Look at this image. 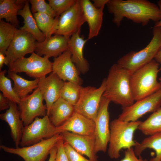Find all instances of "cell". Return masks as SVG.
<instances>
[{
    "label": "cell",
    "instance_id": "17",
    "mask_svg": "<svg viewBox=\"0 0 161 161\" xmlns=\"http://www.w3.org/2000/svg\"><path fill=\"white\" fill-rule=\"evenodd\" d=\"M70 38L58 35L46 38L42 42H36L34 52L41 56L56 58L69 50Z\"/></svg>",
    "mask_w": 161,
    "mask_h": 161
},
{
    "label": "cell",
    "instance_id": "11",
    "mask_svg": "<svg viewBox=\"0 0 161 161\" xmlns=\"http://www.w3.org/2000/svg\"><path fill=\"white\" fill-rule=\"evenodd\" d=\"M161 106V89L131 105L122 108L118 118L126 122H134L147 113L153 112Z\"/></svg>",
    "mask_w": 161,
    "mask_h": 161
},
{
    "label": "cell",
    "instance_id": "4",
    "mask_svg": "<svg viewBox=\"0 0 161 161\" xmlns=\"http://www.w3.org/2000/svg\"><path fill=\"white\" fill-rule=\"evenodd\" d=\"M142 121H125L118 118L113 120L110 124V137L108 154L110 158L117 159L120 151L135 147L137 142L134 139V132Z\"/></svg>",
    "mask_w": 161,
    "mask_h": 161
},
{
    "label": "cell",
    "instance_id": "13",
    "mask_svg": "<svg viewBox=\"0 0 161 161\" xmlns=\"http://www.w3.org/2000/svg\"><path fill=\"white\" fill-rule=\"evenodd\" d=\"M110 102L103 96L95 121V151L96 154L99 151L106 152L109 143L110 129L108 107Z\"/></svg>",
    "mask_w": 161,
    "mask_h": 161
},
{
    "label": "cell",
    "instance_id": "34",
    "mask_svg": "<svg viewBox=\"0 0 161 161\" xmlns=\"http://www.w3.org/2000/svg\"><path fill=\"white\" fill-rule=\"evenodd\" d=\"M48 1L49 4L56 13V17H59L73 5L77 0H49Z\"/></svg>",
    "mask_w": 161,
    "mask_h": 161
},
{
    "label": "cell",
    "instance_id": "15",
    "mask_svg": "<svg viewBox=\"0 0 161 161\" xmlns=\"http://www.w3.org/2000/svg\"><path fill=\"white\" fill-rule=\"evenodd\" d=\"M52 72L64 81L71 82L81 85L82 80L78 69L73 62L70 51L68 50L54 58Z\"/></svg>",
    "mask_w": 161,
    "mask_h": 161
},
{
    "label": "cell",
    "instance_id": "12",
    "mask_svg": "<svg viewBox=\"0 0 161 161\" xmlns=\"http://www.w3.org/2000/svg\"><path fill=\"white\" fill-rule=\"evenodd\" d=\"M43 100L42 92L39 87L31 94L21 99L18 109L24 127L31 123L36 117L47 115V108L43 104Z\"/></svg>",
    "mask_w": 161,
    "mask_h": 161
},
{
    "label": "cell",
    "instance_id": "20",
    "mask_svg": "<svg viewBox=\"0 0 161 161\" xmlns=\"http://www.w3.org/2000/svg\"><path fill=\"white\" fill-rule=\"evenodd\" d=\"M17 104L10 101L9 108L0 114V119L6 122L10 127L11 136L16 148L20 145L24 127Z\"/></svg>",
    "mask_w": 161,
    "mask_h": 161
},
{
    "label": "cell",
    "instance_id": "30",
    "mask_svg": "<svg viewBox=\"0 0 161 161\" xmlns=\"http://www.w3.org/2000/svg\"><path fill=\"white\" fill-rule=\"evenodd\" d=\"M18 29L11 24L0 20V52L5 55Z\"/></svg>",
    "mask_w": 161,
    "mask_h": 161
},
{
    "label": "cell",
    "instance_id": "21",
    "mask_svg": "<svg viewBox=\"0 0 161 161\" xmlns=\"http://www.w3.org/2000/svg\"><path fill=\"white\" fill-rule=\"evenodd\" d=\"M84 16L88 25L89 33L88 39L98 35L102 27L103 9L95 7L89 0H81Z\"/></svg>",
    "mask_w": 161,
    "mask_h": 161
},
{
    "label": "cell",
    "instance_id": "9",
    "mask_svg": "<svg viewBox=\"0 0 161 161\" xmlns=\"http://www.w3.org/2000/svg\"><path fill=\"white\" fill-rule=\"evenodd\" d=\"M57 134H58L56 127L51 123L48 116L41 118L37 117L31 123L24 127L20 145L21 147L29 146Z\"/></svg>",
    "mask_w": 161,
    "mask_h": 161
},
{
    "label": "cell",
    "instance_id": "43",
    "mask_svg": "<svg viewBox=\"0 0 161 161\" xmlns=\"http://www.w3.org/2000/svg\"><path fill=\"white\" fill-rule=\"evenodd\" d=\"M158 5L160 8L161 12V0H160L158 1ZM154 27H161V18L159 21L156 22Z\"/></svg>",
    "mask_w": 161,
    "mask_h": 161
},
{
    "label": "cell",
    "instance_id": "10",
    "mask_svg": "<svg viewBox=\"0 0 161 161\" xmlns=\"http://www.w3.org/2000/svg\"><path fill=\"white\" fill-rule=\"evenodd\" d=\"M85 22L81 0H77L73 5L59 16L54 34L70 37L74 34L80 33Z\"/></svg>",
    "mask_w": 161,
    "mask_h": 161
},
{
    "label": "cell",
    "instance_id": "18",
    "mask_svg": "<svg viewBox=\"0 0 161 161\" xmlns=\"http://www.w3.org/2000/svg\"><path fill=\"white\" fill-rule=\"evenodd\" d=\"M65 82L52 72L47 77L39 79V87L41 91L47 108V115L53 104L60 97L62 88Z\"/></svg>",
    "mask_w": 161,
    "mask_h": 161
},
{
    "label": "cell",
    "instance_id": "33",
    "mask_svg": "<svg viewBox=\"0 0 161 161\" xmlns=\"http://www.w3.org/2000/svg\"><path fill=\"white\" fill-rule=\"evenodd\" d=\"M31 10L33 14L37 13L47 14L53 18L56 16L55 12L49 4L44 0H30Z\"/></svg>",
    "mask_w": 161,
    "mask_h": 161
},
{
    "label": "cell",
    "instance_id": "2",
    "mask_svg": "<svg viewBox=\"0 0 161 161\" xmlns=\"http://www.w3.org/2000/svg\"><path fill=\"white\" fill-rule=\"evenodd\" d=\"M131 74L117 63L110 68L106 78V87L103 96L110 102L121 105L122 108L129 106L135 101L131 92Z\"/></svg>",
    "mask_w": 161,
    "mask_h": 161
},
{
    "label": "cell",
    "instance_id": "41",
    "mask_svg": "<svg viewBox=\"0 0 161 161\" xmlns=\"http://www.w3.org/2000/svg\"><path fill=\"white\" fill-rule=\"evenodd\" d=\"M154 59L160 65V67L159 68V71L161 70V48L158 51L155 56Z\"/></svg>",
    "mask_w": 161,
    "mask_h": 161
},
{
    "label": "cell",
    "instance_id": "24",
    "mask_svg": "<svg viewBox=\"0 0 161 161\" xmlns=\"http://www.w3.org/2000/svg\"><path fill=\"white\" fill-rule=\"evenodd\" d=\"M26 1L0 0V20L4 18L17 28L19 24L17 15L24 7Z\"/></svg>",
    "mask_w": 161,
    "mask_h": 161
},
{
    "label": "cell",
    "instance_id": "42",
    "mask_svg": "<svg viewBox=\"0 0 161 161\" xmlns=\"http://www.w3.org/2000/svg\"><path fill=\"white\" fill-rule=\"evenodd\" d=\"M6 60V55L0 52V70L3 66V64H5Z\"/></svg>",
    "mask_w": 161,
    "mask_h": 161
},
{
    "label": "cell",
    "instance_id": "3",
    "mask_svg": "<svg viewBox=\"0 0 161 161\" xmlns=\"http://www.w3.org/2000/svg\"><path fill=\"white\" fill-rule=\"evenodd\" d=\"M159 65L154 59L131 74L130 87L135 101L142 99L161 89V82L157 79Z\"/></svg>",
    "mask_w": 161,
    "mask_h": 161
},
{
    "label": "cell",
    "instance_id": "38",
    "mask_svg": "<svg viewBox=\"0 0 161 161\" xmlns=\"http://www.w3.org/2000/svg\"><path fill=\"white\" fill-rule=\"evenodd\" d=\"M10 100L0 93V110L8 109L10 107Z\"/></svg>",
    "mask_w": 161,
    "mask_h": 161
},
{
    "label": "cell",
    "instance_id": "6",
    "mask_svg": "<svg viewBox=\"0 0 161 161\" xmlns=\"http://www.w3.org/2000/svg\"><path fill=\"white\" fill-rule=\"evenodd\" d=\"M49 58L34 52L28 58L23 57L11 64L8 70L16 73L24 72L35 79H39L52 72V62Z\"/></svg>",
    "mask_w": 161,
    "mask_h": 161
},
{
    "label": "cell",
    "instance_id": "26",
    "mask_svg": "<svg viewBox=\"0 0 161 161\" xmlns=\"http://www.w3.org/2000/svg\"><path fill=\"white\" fill-rule=\"evenodd\" d=\"M7 75L13 81V89L16 94L21 99L33 92L38 87L39 79L33 80H27L18 75L17 73L8 71Z\"/></svg>",
    "mask_w": 161,
    "mask_h": 161
},
{
    "label": "cell",
    "instance_id": "36",
    "mask_svg": "<svg viewBox=\"0 0 161 161\" xmlns=\"http://www.w3.org/2000/svg\"><path fill=\"white\" fill-rule=\"evenodd\" d=\"M64 143L62 137L56 145L57 151L55 161H69L64 150Z\"/></svg>",
    "mask_w": 161,
    "mask_h": 161
},
{
    "label": "cell",
    "instance_id": "31",
    "mask_svg": "<svg viewBox=\"0 0 161 161\" xmlns=\"http://www.w3.org/2000/svg\"><path fill=\"white\" fill-rule=\"evenodd\" d=\"M82 87L73 82H65L60 94V97L75 106L80 96Z\"/></svg>",
    "mask_w": 161,
    "mask_h": 161
},
{
    "label": "cell",
    "instance_id": "27",
    "mask_svg": "<svg viewBox=\"0 0 161 161\" xmlns=\"http://www.w3.org/2000/svg\"><path fill=\"white\" fill-rule=\"evenodd\" d=\"M147 148L155 151V157L150 161H161V132L149 136L140 143L137 142L134 151L136 156L140 157L142 152Z\"/></svg>",
    "mask_w": 161,
    "mask_h": 161
},
{
    "label": "cell",
    "instance_id": "1",
    "mask_svg": "<svg viewBox=\"0 0 161 161\" xmlns=\"http://www.w3.org/2000/svg\"><path fill=\"white\" fill-rule=\"evenodd\" d=\"M106 5L113 15V22L118 27L125 18L143 26L150 20L156 22L161 18L158 6L147 0H109Z\"/></svg>",
    "mask_w": 161,
    "mask_h": 161
},
{
    "label": "cell",
    "instance_id": "23",
    "mask_svg": "<svg viewBox=\"0 0 161 161\" xmlns=\"http://www.w3.org/2000/svg\"><path fill=\"white\" fill-rule=\"evenodd\" d=\"M75 112L74 106L60 97L52 105L47 115L52 124L58 127L68 120Z\"/></svg>",
    "mask_w": 161,
    "mask_h": 161
},
{
    "label": "cell",
    "instance_id": "28",
    "mask_svg": "<svg viewBox=\"0 0 161 161\" xmlns=\"http://www.w3.org/2000/svg\"><path fill=\"white\" fill-rule=\"evenodd\" d=\"M144 134L150 136L161 132V107L142 122L138 129Z\"/></svg>",
    "mask_w": 161,
    "mask_h": 161
},
{
    "label": "cell",
    "instance_id": "19",
    "mask_svg": "<svg viewBox=\"0 0 161 161\" xmlns=\"http://www.w3.org/2000/svg\"><path fill=\"white\" fill-rule=\"evenodd\" d=\"M95 122L75 112L71 117L61 126L56 127L58 134L64 131L85 135L94 134Z\"/></svg>",
    "mask_w": 161,
    "mask_h": 161
},
{
    "label": "cell",
    "instance_id": "44",
    "mask_svg": "<svg viewBox=\"0 0 161 161\" xmlns=\"http://www.w3.org/2000/svg\"><path fill=\"white\" fill-rule=\"evenodd\" d=\"M159 80L160 82H161V77L159 78Z\"/></svg>",
    "mask_w": 161,
    "mask_h": 161
},
{
    "label": "cell",
    "instance_id": "22",
    "mask_svg": "<svg viewBox=\"0 0 161 161\" xmlns=\"http://www.w3.org/2000/svg\"><path fill=\"white\" fill-rule=\"evenodd\" d=\"M77 33L70 37L69 50L71 54L72 59L78 70L82 73H86L89 69V64L83 56L84 46L88 40Z\"/></svg>",
    "mask_w": 161,
    "mask_h": 161
},
{
    "label": "cell",
    "instance_id": "5",
    "mask_svg": "<svg viewBox=\"0 0 161 161\" xmlns=\"http://www.w3.org/2000/svg\"><path fill=\"white\" fill-rule=\"evenodd\" d=\"M152 34V39L144 48L129 52L120 58L117 64L131 74L154 59L161 48V27H154Z\"/></svg>",
    "mask_w": 161,
    "mask_h": 161
},
{
    "label": "cell",
    "instance_id": "7",
    "mask_svg": "<svg viewBox=\"0 0 161 161\" xmlns=\"http://www.w3.org/2000/svg\"><path fill=\"white\" fill-rule=\"evenodd\" d=\"M61 137L58 134L29 146L14 148L2 145L0 148L6 152L20 156L24 161H45Z\"/></svg>",
    "mask_w": 161,
    "mask_h": 161
},
{
    "label": "cell",
    "instance_id": "29",
    "mask_svg": "<svg viewBox=\"0 0 161 161\" xmlns=\"http://www.w3.org/2000/svg\"><path fill=\"white\" fill-rule=\"evenodd\" d=\"M33 14L38 27L46 38L54 34L59 17L53 18L47 14L40 13Z\"/></svg>",
    "mask_w": 161,
    "mask_h": 161
},
{
    "label": "cell",
    "instance_id": "14",
    "mask_svg": "<svg viewBox=\"0 0 161 161\" xmlns=\"http://www.w3.org/2000/svg\"><path fill=\"white\" fill-rule=\"evenodd\" d=\"M36 40L30 33L18 29L6 52L5 64L8 66L26 54L34 52Z\"/></svg>",
    "mask_w": 161,
    "mask_h": 161
},
{
    "label": "cell",
    "instance_id": "37",
    "mask_svg": "<svg viewBox=\"0 0 161 161\" xmlns=\"http://www.w3.org/2000/svg\"><path fill=\"white\" fill-rule=\"evenodd\" d=\"M124 154V157L120 161H147L141 157L137 158L133 148L126 149Z\"/></svg>",
    "mask_w": 161,
    "mask_h": 161
},
{
    "label": "cell",
    "instance_id": "39",
    "mask_svg": "<svg viewBox=\"0 0 161 161\" xmlns=\"http://www.w3.org/2000/svg\"><path fill=\"white\" fill-rule=\"evenodd\" d=\"M109 0H93V4L97 8L103 9Z\"/></svg>",
    "mask_w": 161,
    "mask_h": 161
},
{
    "label": "cell",
    "instance_id": "16",
    "mask_svg": "<svg viewBox=\"0 0 161 161\" xmlns=\"http://www.w3.org/2000/svg\"><path fill=\"white\" fill-rule=\"evenodd\" d=\"M60 134L64 142L69 144L77 152L87 156L91 161H98L95 151L94 135H81L68 131Z\"/></svg>",
    "mask_w": 161,
    "mask_h": 161
},
{
    "label": "cell",
    "instance_id": "25",
    "mask_svg": "<svg viewBox=\"0 0 161 161\" xmlns=\"http://www.w3.org/2000/svg\"><path fill=\"white\" fill-rule=\"evenodd\" d=\"M29 2V1L26 0L23 8L18 12V15L21 16L23 18L24 24L19 29L30 33L37 42H42L45 40L46 37L39 29L32 15L30 8Z\"/></svg>",
    "mask_w": 161,
    "mask_h": 161
},
{
    "label": "cell",
    "instance_id": "40",
    "mask_svg": "<svg viewBox=\"0 0 161 161\" xmlns=\"http://www.w3.org/2000/svg\"><path fill=\"white\" fill-rule=\"evenodd\" d=\"M57 151V148L56 145L51 150L49 159L48 161H55Z\"/></svg>",
    "mask_w": 161,
    "mask_h": 161
},
{
    "label": "cell",
    "instance_id": "35",
    "mask_svg": "<svg viewBox=\"0 0 161 161\" xmlns=\"http://www.w3.org/2000/svg\"><path fill=\"white\" fill-rule=\"evenodd\" d=\"M64 146L69 161H91L76 151L67 143L64 142Z\"/></svg>",
    "mask_w": 161,
    "mask_h": 161
},
{
    "label": "cell",
    "instance_id": "8",
    "mask_svg": "<svg viewBox=\"0 0 161 161\" xmlns=\"http://www.w3.org/2000/svg\"><path fill=\"white\" fill-rule=\"evenodd\" d=\"M105 87L106 78L98 88L82 87L80 98L74 106L75 112L95 122Z\"/></svg>",
    "mask_w": 161,
    "mask_h": 161
},
{
    "label": "cell",
    "instance_id": "32",
    "mask_svg": "<svg viewBox=\"0 0 161 161\" xmlns=\"http://www.w3.org/2000/svg\"><path fill=\"white\" fill-rule=\"evenodd\" d=\"M6 72V70L0 71V90L5 97L18 105L21 99L14 92L10 80L5 76Z\"/></svg>",
    "mask_w": 161,
    "mask_h": 161
}]
</instances>
